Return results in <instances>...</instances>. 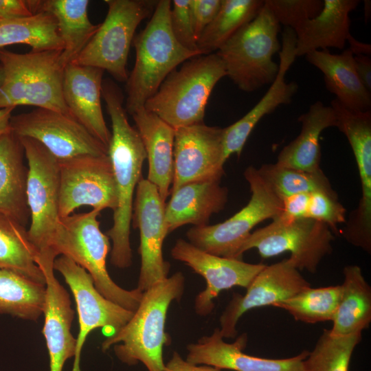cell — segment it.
<instances>
[{
  "mask_svg": "<svg viewBox=\"0 0 371 371\" xmlns=\"http://www.w3.org/2000/svg\"><path fill=\"white\" fill-rule=\"evenodd\" d=\"M106 16L78 57L71 63L98 67L114 79L126 82V65L135 32L153 14L158 1L105 0Z\"/></svg>",
  "mask_w": 371,
  "mask_h": 371,
  "instance_id": "cell-10",
  "label": "cell"
},
{
  "mask_svg": "<svg viewBox=\"0 0 371 371\" xmlns=\"http://www.w3.org/2000/svg\"><path fill=\"white\" fill-rule=\"evenodd\" d=\"M221 2L222 0H190L193 28L197 40L215 17Z\"/></svg>",
  "mask_w": 371,
  "mask_h": 371,
  "instance_id": "cell-42",
  "label": "cell"
},
{
  "mask_svg": "<svg viewBox=\"0 0 371 371\" xmlns=\"http://www.w3.org/2000/svg\"><path fill=\"white\" fill-rule=\"evenodd\" d=\"M341 285L308 286L273 306L287 311L294 319L306 324L332 321L337 308Z\"/></svg>",
  "mask_w": 371,
  "mask_h": 371,
  "instance_id": "cell-36",
  "label": "cell"
},
{
  "mask_svg": "<svg viewBox=\"0 0 371 371\" xmlns=\"http://www.w3.org/2000/svg\"><path fill=\"white\" fill-rule=\"evenodd\" d=\"M171 256L205 279L206 287L196 295L194 301L195 311L201 316L212 313L214 308V300L222 291L234 286L247 289L266 266L213 255L182 238L175 243Z\"/></svg>",
  "mask_w": 371,
  "mask_h": 371,
  "instance_id": "cell-18",
  "label": "cell"
},
{
  "mask_svg": "<svg viewBox=\"0 0 371 371\" xmlns=\"http://www.w3.org/2000/svg\"><path fill=\"white\" fill-rule=\"evenodd\" d=\"M10 129L19 137L43 145L58 161L85 155H108V148L71 115L36 108L12 116Z\"/></svg>",
  "mask_w": 371,
  "mask_h": 371,
  "instance_id": "cell-14",
  "label": "cell"
},
{
  "mask_svg": "<svg viewBox=\"0 0 371 371\" xmlns=\"http://www.w3.org/2000/svg\"><path fill=\"white\" fill-rule=\"evenodd\" d=\"M309 197L310 193H297L284 198L282 211L275 218L291 221L306 218Z\"/></svg>",
  "mask_w": 371,
  "mask_h": 371,
  "instance_id": "cell-43",
  "label": "cell"
},
{
  "mask_svg": "<svg viewBox=\"0 0 371 371\" xmlns=\"http://www.w3.org/2000/svg\"><path fill=\"white\" fill-rule=\"evenodd\" d=\"M104 72L91 66L67 65L63 72V94L70 115L108 148L111 132L101 105Z\"/></svg>",
  "mask_w": 371,
  "mask_h": 371,
  "instance_id": "cell-22",
  "label": "cell"
},
{
  "mask_svg": "<svg viewBox=\"0 0 371 371\" xmlns=\"http://www.w3.org/2000/svg\"><path fill=\"white\" fill-rule=\"evenodd\" d=\"M135 190L132 221L133 227L139 232L141 258L136 289L144 292L168 277L170 264L164 260L162 251L164 241L168 233L165 224V201L156 186L142 177Z\"/></svg>",
  "mask_w": 371,
  "mask_h": 371,
  "instance_id": "cell-16",
  "label": "cell"
},
{
  "mask_svg": "<svg viewBox=\"0 0 371 371\" xmlns=\"http://www.w3.org/2000/svg\"><path fill=\"white\" fill-rule=\"evenodd\" d=\"M322 11L294 30L296 57L328 47L342 49L350 33L349 14L359 0H323Z\"/></svg>",
  "mask_w": 371,
  "mask_h": 371,
  "instance_id": "cell-26",
  "label": "cell"
},
{
  "mask_svg": "<svg viewBox=\"0 0 371 371\" xmlns=\"http://www.w3.org/2000/svg\"><path fill=\"white\" fill-rule=\"evenodd\" d=\"M337 128L346 137L356 161L361 188L357 208L350 214L341 234L351 245L371 252V111L334 106Z\"/></svg>",
  "mask_w": 371,
  "mask_h": 371,
  "instance_id": "cell-15",
  "label": "cell"
},
{
  "mask_svg": "<svg viewBox=\"0 0 371 371\" xmlns=\"http://www.w3.org/2000/svg\"><path fill=\"white\" fill-rule=\"evenodd\" d=\"M25 44L34 51L63 50L55 18L46 12L30 16L0 20V49Z\"/></svg>",
  "mask_w": 371,
  "mask_h": 371,
  "instance_id": "cell-34",
  "label": "cell"
},
{
  "mask_svg": "<svg viewBox=\"0 0 371 371\" xmlns=\"http://www.w3.org/2000/svg\"><path fill=\"white\" fill-rule=\"evenodd\" d=\"M45 285L0 269V314L36 321L43 314Z\"/></svg>",
  "mask_w": 371,
  "mask_h": 371,
  "instance_id": "cell-35",
  "label": "cell"
},
{
  "mask_svg": "<svg viewBox=\"0 0 371 371\" xmlns=\"http://www.w3.org/2000/svg\"><path fill=\"white\" fill-rule=\"evenodd\" d=\"M37 259L25 226L0 213V269L14 271L45 285V278Z\"/></svg>",
  "mask_w": 371,
  "mask_h": 371,
  "instance_id": "cell-32",
  "label": "cell"
},
{
  "mask_svg": "<svg viewBox=\"0 0 371 371\" xmlns=\"http://www.w3.org/2000/svg\"><path fill=\"white\" fill-rule=\"evenodd\" d=\"M265 0H222L211 23L197 40L201 55L216 53L246 24L258 14Z\"/></svg>",
  "mask_w": 371,
  "mask_h": 371,
  "instance_id": "cell-33",
  "label": "cell"
},
{
  "mask_svg": "<svg viewBox=\"0 0 371 371\" xmlns=\"http://www.w3.org/2000/svg\"><path fill=\"white\" fill-rule=\"evenodd\" d=\"M163 371H223V370L207 366L196 365L184 359L177 351H174L170 359L165 363Z\"/></svg>",
  "mask_w": 371,
  "mask_h": 371,
  "instance_id": "cell-45",
  "label": "cell"
},
{
  "mask_svg": "<svg viewBox=\"0 0 371 371\" xmlns=\"http://www.w3.org/2000/svg\"><path fill=\"white\" fill-rule=\"evenodd\" d=\"M14 109L13 107L0 109V136L11 131L10 120Z\"/></svg>",
  "mask_w": 371,
  "mask_h": 371,
  "instance_id": "cell-48",
  "label": "cell"
},
{
  "mask_svg": "<svg viewBox=\"0 0 371 371\" xmlns=\"http://www.w3.org/2000/svg\"><path fill=\"white\" fill-rule=\"evenodd\" d=\"M220 183L216 180L192 182L172 192L165 206L168 233L185 225H208L212 215L222 211L227 202L228 190Z\"/></svg>",
  "mask_w": 371,
  "mask_h": 371,
  "instance_id": "cell-24",
  "label": "cell"
},
{
  "mask_svg": "<svg viewBox=\"0 0 371 371\" xmlns=\"http://www.w3.org/2000/svg\"><path fill=\"white\" fill-rule=\"evenodd\" d=\"M54 270L43 271L45 297L42 332L49 357V371H62L65 361L75 355L76 338L71 333L74 311L67 290L56 279Z\"/></svg>",
  "mask_w": 371,
  "mask_h": 371,
  "instance_id": "cell-23",
  "label": "cell"
},
{
  "mask_svg": "<svg viewBox=\"0 0 371 371\" xmlns=\"http://www.w3.org/2000/svg\"><path fill=\"white\" fill-rule=\"evenodd\" d=\"M32 0H0V20L33 15Z\"/></svg>",
  "mask_w": 371,
  "mask_h": 371,
  "instance_id": "cell-44",
  "label": "cell"
},
{
  "mask_svg": "<svg viewBox=\"0 0 371 371\" xmlns=\"http://www.w3.org/2000/svg\"><path fill=\"white\" fill-rule=\"evenodd\" d=\"M2 80H3V70H2V67L0 65V85L2 82Z\"/></svg>",
  "mask_w": 371,
  "mask_h": 371,
  "instance_id": "cell-49",
  "label": "cell"
},
{
  "mask_svg": "<svg viewBox=\"0 0 371 371\" xmlns=\"http://www.w3.org/2000/svg\"><path fill=\"white\" fill-rule=\"evenodd\" d=\"M58 164L60 218L83 205L100 212L106 208L115 210L117 194L108 155H85L58 161Z\"/></svg>",
  "mask_w": 371,
  "mask_h": 371,
  "instance_id": "cell-13",
  "label": "cell"
},
{
  "mask_svg": "<svg viewBox=\"0 0 371 371\" xmlns=\"http://www.w3.org/2000/svg\"><path fill=\"white\" fill-rule=\"evenodd\" d=\"M170 18L171 30L177 41L187 49L201 54L193 28L190 0L171 1Z\"/></svg>",
  "mask_w": 371,
  "mask_h": 371,
  "instance_id": "cell-41",
  "label": "cell"
},
{
  "mask_svg": "<svg viewBox=\"0 0 371 371\" xmlns=\"http://www.w3.org/2000/svg\"><path fill=\"white\" fill-rule=\"evenodd\" d=\"M100 211L72 214L61 218L53 251L56 257L65 256L85 269L95 287L106 298L131 311L138 307L143 292L126 290L110 277L106 261L110 251L109 238L100 229Z\"/></svg>",
  "mask_w": 371,
  "mask_h": 371,
  "instance_id": "cell-7",
  "label": "cell"
},
{
  "mask_svg": "<svg viewBox=\"0 0 371 371\" xmlns=\"http://www.w3.org/2000/svg\"><path fill=\"white\" fill-rule=\"evenodd\" d=\"M181 272L153 284L143 292L137 309L127 324L102 343V350L113 348L117 358L133 366L142 363L148 371H163V348L168 342L165 332L167 312L184 291Z\"/></svg>",
  "mask_w": 371,
  "mask_h": 371,
  "instance_id": "cell-2",
  "label": "cell"
},
{
  "mask_svg": "<svg viewBox=\"0 0 371 371\" xmlns=\"http://www.w3.org/2000/svg\"><path fill=\"white\" fill-rule=\"evenodd\" d=\"M280 32V25L264 4L256 18L216 52L239 89L253 92L275 80L279 65L273 56L281 49Z\"/></svg>",
  "mask_w": 371,
  "mask_h": 371,
  "instance_id": "cell-8",
  "label": "cell"
},
{
  "mask_svg": "<svg viewBox=\"0 0 371 371\" xmlns=\"http://www.w3.org/2000/svg\"><path fill=\"white\" fill-rule=\"evenodd\" d=\"M223 139V128L203 122L175 130L170 194L186 183L221 180L225 163Z\"/></svg>",
  "mask_w": 371,
  "mask_h": 371,
  "instance_id": "cell-17",
  "label": "cell"
},
{
  "mask_svg": "<svg viewBox=\"0 0 371 371\" xmlns=\"http://www.w3.org/2000/svg\"><path fill=\"white\" fill-rule=\"evenodd\" d=\"M357 74L364 87L371 92V59L366 55L354 56Z\"/></svg>",
  "mask_w": 371,
  "mask_h": 371,
  "instance_id": "cell-46",
  "label": "cell"
},
{
  "mask_svg": "<svg viewBox=\"0 0 371 371\" xmlns=\"http://www.w3.org/2000/svg\"><path fill=\"white\" fill-rule=\"evenodd\" d=\"M148 162L147 179L164 201L170 194L174 176L175 129L144 106L132 114Z\"/></svg>",
  "mask_w": 371,
  "mask_h": 371,
  "instance_id": "cell-25",
  "label": "cell"
},
{
  "mask_svg": "<svg viewBox=\"0 0 371 371\" xmlns=\"http://www.w3.org/2000/svg\"><path fill=\"white\" fill-rule=\"evenodd\" d=\"M54 269L63 276L75 298L80 328L71 371H81V351L89 333L101 328L106 337L112 336L127 324L134 312L104 297L89 273L69 258H56Z\"/></svg>",
  "mask_w": 371,
  "mask_h": 371,
  "instance_id": "cell-12",
  "label": "cell"
},
{
  "mask_svg": "<svg viewBox=\"0 0 371 371\" xmlns=\"http://www.w3.org/2000/svg\"><path fill=\"white\" fill-rule=\"evenodd\" d=\"M247 341V335L243 334L234 342L227 343L223 340L219 328H216L212 335L187 346L186 359L196 365L234 371H306L304 361L308 351L284 359L262 358L243 352Z\"/></svg>",
  "mask_w": 371,
  "mask_h": 371,
  "instance_id": "cell-20",
  "label": "cell"
},
{
  "mask_svg": "<svg viewBox=\"0 0 371 371\" xmlns=\"http://www.w3.org/2000/svg\"><path fill=\"white\" fill-rule=\"evenodd\" d=\"M24 157L19 137L12 131L0 136V213L25 226L30 211L26 194L28 168Z\"/></svg>",
  "mask_w": 371,
  "mask_h": 371,
  "instance_id": "cell-29",
  "label": "cell"
},
{
  "mask_svg": "<svg viewBox=\"0 0 371 371\" xmlns=\"http://www.w3.org/2000/svg\"><path fill=\"white\" fill-rule=\"evenodd\" d=\"M170 8V0H159L148 23L133 41L135 60L126 80L125 103V109L131 115L144 106L179 65L201 55L183 47L174 36Z\"/></svg>",
  "mask_w": 371,
  "mask_h": 371,
  "instance_id": "cell-3",
  "label": "cell"
},
{
  "mask_svg": "<svg viewBox=\"0 0 371 371\" xmlns=\"http://www.w3.org/2000/svg\"><path fill=\"white\" fill-rule=\"evenodd\" d=\"M297 121L301 123L300 134L280 150L276 164L307 172L317 171L321 169L320 135L326 128L337 126L335 112L330 105L316 101Z\"/></svg>",
  "mask_w": 371,
  "mask_h": 371,
  "instance_id": "cell-28",
  "label": "cell"
},
{
  "mask_svg": "<svg viewBox=\"0 0 371 371\" xmlns=\"http://www.w3.org/2000/svg\"><path fill=\"white\" fill-rule=\"evenodd\" d=\"M224 76L225 65L216 53L196 56L166 77L144 108L175 130L203 123L211 93Z\"/></svg>",
  "mask_w": 371,
  "mask_h": 371,
  "instance_id": "cell-4",
  "label": "cell"
},
{
  "mask_svg": "<svg viewBox=\"0 0 371 371\" xmlns=\"http://www.w3.org/2000/svg\"><path fill=\"white\" fill-rule=\"evenodd\" d=\"M251 191L248 203L224 222L191 227L188 242L197 248L221 257L240 259V249L258 223L276 218L282 209V200L259 175L249 166L244 172Z\"/></svg>",
  "mask_w": 371,
  "mask_h": 371,
  "instance_id": "cell-9",
  "label": "cell"
},
{
  "mask_svg": "<svg viewBox=\"0 0 371 371\" xmlns=\"http://www.w3.org/2000/svg\"><path fill=\"white\" fill-rule=\"evenodd\" d=\"M280 25L293 30L322 11L323 0H265Z\"/></svg>",
  "mask_w": 371,
  "mask_h": 371,
  "instance_id": "cell-39",
  "label": "cell"
},
{
  "mask_svg": "<svg viewBox=\"0 0 371 371\" xmlns=\"http://www.w3.org/2000/svg\"><path fill=\"white\" fill-rule=\"evenodd\" d=\"M361 333L334 336L325 329L304 361L306 371H348Z\"/></svg>",
  "mask_w": 371,
  "mask_h": 371,
  "instance_id": "cell-38",
  "label": "cell"
},
{
  "mask_svg": "<svg viewBox=\"0 0 371 371\" xmlns=\"http://www.w3.org/2000/svg\"><path fill=\"white\" fill-rule=\"evenodd\" d=\"M305 56L322 71L326 88L343 106L354 111H370V92L361 82L354 54L348 49L339 54H331L328 49L316 50Z\"/></svg>",
  "mask_w": 371,
  "mask_h": 371,
  "instance_id": "cell-27",
  "label": "cell"
},
{
  "mask_svg": "<svg viewBox=\"0 0 371 371\" xmlns=\"http://www.w3.org/2000/svg\"><path fill=\"white\" fill-rule=\"evenodd\" d=\"M27 161V202L30 211V240L43 271L54 268V243L60 225L59 216V164L40 142L19 137Z\"/></svg>",
  "mask_w": 371,
  "mask_h": 371,
  "instance_id": "cell-6",
  "label": "cell"
},
{
  "mask_svg": "<svg viewBox=\"0 0 371 371\" xmlns=\"http://www.w3.org/2000/svg\"><path fill=\"white\" fill-rule=\"evenodd\" d=\"M308 286L311 284L289 258L266 265L247 288L245 295L234 294L219 319L221 336L235 338L237 323L248 311L273 306Z\"/></svg>",
  "mask_w": 371,
  "mask_h": 371,
  "instance_id": "cell-19",
  "label": "cell"
},
{
  "mask_svg": "<svg viewBox=\"0 0 371 371\" xmlns=\"http://www.w3.org/2000/svg\"><path fill=\"white\" fill-rule=\"evenodd\" d=\"M295 34L293 29L284 27L282 34L279 71L275 80L259 102L240 120L223 128V157L225 161L233 154L239 157L243 147L258 122L282 104L291 102L298 89L295 82H286L285 76L296 56Z\"/></svg>",
  "mask_w": 371,
  "mask_h": 371,
  "instance_id": "cell-21",
  "label": "cell"
},
{
  "mask_svg": "<svg viewBox=\"0 0 371 371\" xmlns=\"http://www.w3.org/2000/svg\"><path fill=\"white\" fill-rule=\"evenodd\" d=\"M334 240L328 225L312 218H274L250 234L240 249V255L256 249L266 259L287 251L291 254L289 260L299 271L315 273L322 259L332 253Z\"/></svg>",
  "mask_w": 371,
  "mask_h": 371,
  "instance_id": "cell-11",
  "label": "cell"
},
{
  "mask_svg": "<svg viewBox=\"0 0 371 371\" xmlns=\"http://www.w3.org/2000/svg\"><path fill=\"white\" fill-rule=\"evenodd\" d=\"M257 170L262 179L281 200L297 193L322 191L337 194L321 169L307 172L280 166L275 163L262 164Z\"/></svg>",
  "mask_w": 371,
  "mask_h": 371,
  "instance_id": "cell-37",
  "label": "cell"
},
{
  "mask_svg": "<svg viewBox=\"0 0 371 371\" xmlns=\"http://www.w3.org/2000/svg\"><path fill=\"white\" fill-rule=\"evenodd\" d=\"M62 50L25 54L0 49V109L29 105L70 115L63 94Z\"/></svg>",
  "mask_w": 371,
  "mask_h": 371,
  "instance_id": "cell-5",
  "label": "cell"
},
{
  "mask_svg": "<svg viewBox=\"0 0 371 371\" xmlns=\"http://www.w3.org/2000/svg\"><path fill=\"white\" fill-rule=\"evenodd\" d=\"M343 273L340 297L329 330L334 336L362 333L371 323V287L361 267L346 266Z\"/></svg>",
  "mask_w": 371,
  "mask_h": 371,
  "instance_id": "cell-31",
  "label": "cell"
},
{
  "mask_svg": "<svg viewBox=\"0 0 371 371\" xmlns=\"http://www.w3.org/2000/svg\"><path fill=\"white\" fill-rule=\"evenodd\" d=\"M102 97L111 122V137L108 147L117 194V207L113 211V225L106 232L112 240L111 263L120 269L132 264L130 243L133 196L142 178L146 151L136 128L128 120L124 106V95L111 79L103 80Z\"/></svg>",
  "mask_w": 371,
  "mask_h": 371,
  "instance_id": "cell-1",
  "label": "cell"
},
{
  "mask_svg": "<svg viewBox=\"0 0 371 371\" xmlns=\"http://www.w3.org/2000/svg\"><path fill=\"white\" fill-rule=\"evenodd\" d=\"M346 213L337 194L322 191L310 193L306 218L326 224L334 234L339 233L337 225L346 223Z\"/></svg>",
  "mask_w": 371,
  "mask_h": 371,
  "instance_id": "cell-40",
  "label": "cell"
},
{
  "mask_svg": "<svg viewBox=\"0 0 371 371\" xmlns=\"http://www.w3.org/2000/svg\"><path fill=\"white\" fill-rule=\"evenodd\" d=\"M88 0L32 1L34 14L46 12L55 18L63 43L60 61L65 68L73 63L97 32L88 16Z\"/></svg>",
  "mask_w": 371,
  "mask_h": 371,
  "instance_id": "cell-30",
  "label": "cell"
},
{
  "mask_svg": "<svg viewBox=\"0 0 371 371\" xmlns=\"http://www.w3.org/2000/svg\"><path fill=\"white\" fill-rule=\"evenodd\" d=\"M347 41L350 45L348 49L354 54V56L366 55L370 56L371 46L370 44L356 40L351 34L348 36Z\"/></svg>",
  "mask_w": 371,
  "mask_h": 371,
  "instance_id": "cell-47",
  "label": "cell"
}]
</instances>
